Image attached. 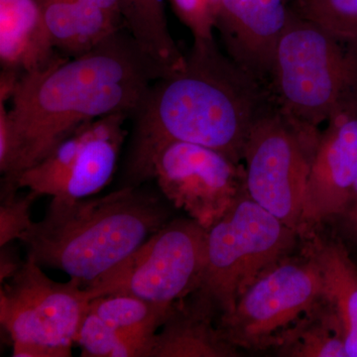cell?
I'll return each mask as SVG.
<instances>
[{
    "label": "cell",
    "mask_w": 357,
    "mask_h": 357,
    "mask_svg": "<svg viewBox=\"0 0 357 357\" xmlns=\"http://www.w3.org/2000/svg\"><path fill=\"white\" fill-rule=\"evenodd\" d=\"M0 282L3 284L17 273L25 260L21 261L11 243L0 246Z\"/></svg>",
    "instance_id": "cell-25"
},
{
    "label": "cell",
    "mask_w": 357,
    "mask_h": 357,
    "mask_svg": "<svg viewBox=\"0 0 357 357\" xmlns=\"http://www.w3.org/2000/svg\"><path fill=\"white\" fill-rule=\"evenodd\" d=\"M323 284L321 301L337 321L347 357H357V266L338 243L318 244L312 251Z\"/></svg>",
    "instance_id": "cell-17"
},
{
    "label": "cell",
    "mask_w": 357,
    "mask_h": 357,
    "mask_svg": "<svg viewBox=\"0 0 357 357\" xmlns=\"http://www.w3.org/2000/svg\"><path fill=\"white\" fill-rule=\"evenodd\" d=\"M194 40L215 39V13L210 0H169Z\"/></svg>",
    "instance_id": "cell-24"
},
{
    "label": "cell",
    "mask_w": 357,
    "mask_h": 357,
    "mask_svg": "<svg viewBox=\"0 0 357 357\" xmlns=\"http://www.w3.org/2000/svg\"><path fill=\"white\" fill-rule=\"evenodd\" d=\"M39 198L34 192L26 196L16 194L0 197V246L20 241L21 236L34 222L31 208L35 199Z\"/></svg>",
    "instance_id": "cell-23"
},
{
    "label": "cell",
    "mask_w": 357,
    "mask_h": 357,
    "mask_svg": "<svg viewBox=\"0 0 357 357\" xmlns=\"http://www.w3.org/2000/svg\"><path fill=\"white\" fill-rule=\"evenodd\" d=\"M75 344L86 357H150V347L129 337L89 311L82 321Z\"/></svg>",
    "instance_id": "cell-21"
},
{
    "label": "cell",
    "mask_w": 357,
    "mask_h": 357,
    "mask_svg": "<svg viewBox=\"0 0 357 357\" xmlns=\"http://www.w3.org/2000/svg\"><path fill=\"white\" fill-rule=\"evenodd\" d=\"M269 88L289 119L319 130L335 115L357 107V46L292 9L275 55Z\"/></svg>",
    "instance_id": "cell-4"
},
{
    "label": "cell",
    "mask_w": 357,
    "mask_h": 357,
    "mask_svg": "<svg viewBox=\"0 0 357 357\" xmlns=\"http://www.w3.org/2000/svg\"><path fill=\"white\" fill-rule=\"evenodd\" d=\"M275 345L287 356L347 357L342 331L323 301L282 333Z\"/></svg>",
    "instance_id": "cell-20"
},
{
    "label": "cell",
    "mask_w": 357,
    "mask_h": 357,
    "mask_svg": "<svg viewBox=\"0 0 357 357\" xmlns=\"http://www.w3.org/2000/svg\"><path fill=\"white\" fill-rule=\"evenodd\" d=\"M326 124L312 155L302 227L340 217L357 180V107Z\"/></svg>",
    "instance_id": "cell-13"
},
{
    "label": "cell",
    "mask_w": 357,
    "mask_h": 357,
    "mask_svg": "<svg viewBox=\"0 0 357 357\" xmlns=\"http://www.w3.org/2000/svg\"><path fill=\"white\" fill-rule=\"evenodd\" d=\"M274 102L269 86L236 65L215 39L194 40L183 65L154 81L130 116L124 185L151 180L157 152L175 141L241 163L249 134Z\"/></svg>",
    "instance_id": "cell-1"
},
{
    "label": "cell",
    "mask_w": 357,
    "mask_h": 357,
    "mask_svg": "<svg viewBox=\"0 0 357 357\" xmlns=\"http://www.w3.org/2000/svg\"><path fill=\"white\" fill-rule=\"evenodd\" d=\"M124 29L167 73L183 65L185 54L169 30L162 0H119Z\"/></svg>",
    "instance_id": "cell-18"
},
{
    "label": "cell",
    "mask_w": 357,
    "mask_h": 357,
    "mask_svg": "<svg viewBox=\"0 0 357 357\" xmlns=\"http://www.w3.org/2000/svg\"><path fill=\"white\" fill-rule=\"evenodd\" d=\"M342 225L347 236L351 237L354 243H357V180L352 191L344 213L340 215Z\"/></svg>",
    "instance_id": "cell-26"
},
{
    "label": "cell",
    "mask_w": 357,
    "mask_h": 357,
    "mask_svg": "<svg viewBox=\"0 0 357 357\" xmlns=\"http://www.w3.org/2000/svg\"><path fill=\"white\" fill-rule=\"evenodd\" d=\"M291 7L337 38L357 46V0H293Z\"/></svg>",
    "instance_id": "cell-22"
},
{
    "label": "cell",
    "mask_w": 357,
    "mask_h": 357,
    "mask_svg": "<svg viewBox=\"0 0 357 357\" xmlns=\"http://www.w3.org/2000/svg\"><path fill=\"white\" fill-rule=\"evenodd\" d=\"M167 74L122 28L83 55L60 56L21 75L8 100L15 157L0 195L18 192L21 174L79 126L110 114L131 116L151 84Z\"/></svg>",
    "instance_id": "cell-2"
},
{
    "label": "cell",
    "mask_w": 357,
    "mask_h": 357,
    "mask_svg": "<svg viewBox=\"0 0 357 357\" xmlns=\"http://www.w3.org/2000/svg\"><path fill=\"white\" fill-rule=\"evenodd\" d=\"M217 312L199 291L173 305L155 335L150 357L236 356V347L213 324Z\"/></svg>",
    "instance_id": "cell-14"
},
{
    "label": "cell",
    "mask_w": 357,
    "mask_h": 357,
    "mask_svg": "<svg viewBox=\"0 0 357 357\" xmlns=\"http://www.w3.org/2000/svg\"><path fill=\"white\" fill-rule=\"evenodd\" d=\"M51 45L67 58L93 50L123 27L119 18L81 0H38Z\"/></svg>",
    "instance_id": "cell-16"
},
{
    "label": "cell",
    "mask_w": 357,
    "mask_h": 357,
    "mask_svg": "<svg viewBox=\"0 0 357 357\" xmlns=\"http://www.w3.org/2000/svg\"><path fill=\"white\" fill-rule=\"evenodd\" d=\"M211 6H213V13H215V7L218 6V0H210Z\"/></svg>",
    "instance_id": "cell-28"
},
{
    "label": "cell",
    "mask_w": 357,
    "mask_h": 357,
    "mask_svg": "<svg viewBox=\"0 0 357 357\" xmlns=\"http://www.w3.org/2000/svg\"><path fill=\"white\" fill-rule=\"evenodd\" d=\"M91 301L79 282L52 280L26 256L17 273L0 289V324L10 338L13 356H72Z\"/></svg>",
    "instance_id": "cell-6"
},
{
    "label": "cell",
    "mask_w": 357,
    "mask_h": 357,
    "mask_svg": "<svg viewBox=\"0 0 357 357\" xmlns=\"http://www.w3.org/2000/svg\"><path fill=\"white\" fill-rule=\"evenodd\" d=\"M150 178L167 201L206 229L246 192L241 163L211 148L181 141L157 152Z\"/></svg>",
    "instance_id": "cell-11"
},
{
    "label": "cell",
    "mask_w": 357,
    "mask_h": 357,
    "mask_svg": "<svg viewBox=\"0 0 357 357\" xmlns=\"http://www.w3.org/2000/svg\"><path fill=\"white\" fill-rule=\"evenodd\" d=\"M81 1L98 7L122 21L119 0H81Z\"/></svg>",
    "instance_id": "cell-27"
},
{
    "label": "cell",
    "mask_w": 357,
    "mask_h": 357,
    "mask_svg": "<svg viewBox=\"0 0 357 357\" xmlns=\"http://www.w3.org/2000/svg\"><path fill=\"white\" fill-rule=\"evenodd\" d=\"M319 132L296 123L274 102L256 122L244 147L249 198L296 231L302 227Z\"/></svg>",
    "instance_id": "cell-7"
},
{
    "label": "cell",
    "mask_w": 357,
    "mask_h": 357,
    "mask_svg": "<svg viewBox=\"0 0 357 357\" xmlns=\"http://www.w3.org/2000/svg\"><path fill=\"white\" fill-rule=\"evenodd\" d=\"M296 232L246 192L206 229V264L197 291L227 314L292 248Z\"/></svg>",
    "instance_id": "cell-5"
},
{
    "label": "cell",
    "mask_w": 357,
    "mask_h": 357,
    "mask_svg": "<svg viewBox=\"0 0 357 357\" xmlns=\"http://www.w3.org/2000/svg\"><path fill=\"white\" fill-rule=\"evenodd\" d=\"M288 0H218L215 30L236 65L269 86L279 42L290 18Z\"/></svg>",
    "instance_id": "cell-12"
},
{
    "label": "cell",
    "mask_w": 357,
    "mask_h": 357,
    "mask_svg": "<svg viewBox=\"0 0 357 357\" xmlns=\"http://www.w3.org/2000/svg\"><path fill=\"white\" fill-rule=\"evenodd\" d=\"M128 114L86 122L18 178V188L38 197L79 199L95 196L114 177L128 131Z\"/></svg>",
    "instance_id": "cell-10"
},
{
    "label": "cell",
    "mask_w": 357,
    "mask_h": 357,
    "mask_svg": "<svg viewBox=\"0 0 357 357\" xmlns=\"http://www.w3.org/2000/svg\"><path fill=\"white\" fill-rule=\"evenodd\" d=\"M139 187L123 185L96 198L52 199L43 220L20 238L28 257L88 287L168 222L161 199Z\"/></svg>",
    "instance_id": "cell-3"
},
{
    "label": "cell",
    "mask_w": 357,
    "mask_h": 357,
    "mask_svg": "<svg viewBox=\"0 0 357 357\" xmlns=\"http://www.w3.org/2000/svg\"><path fill=\"white\" fill-rule=\"evenodd\" d=\"M206 243V229L196 220H169L132 255L84 289L91 300L128 295L172 307L199 290Z\"/></svg>",
    "instance_id": "cell-8"
},
{
    "label": "cell",
    "mask_w": 357,
    "mask_h": 357,
    "mask_svg": "<svg viewBox=\"0 0 357 357\" xmlns=\"http://www.w3.org/2000/svg\"><path fill=\"white\" fill-rule=\"evenodd\" d=\"M323 284L316 258L279 261L251 284L236 306L220 317V328L234 347L262 349L321 301Z\"/></svg>",
    "instance_id": "cell-9"
},
{
    "label": "cell",
    "mask_w": 357,
    "mask_h": 357,
    "mask_svg": "<svg viewBox=\"0 0 357 357\" xmlns=\"http://www.w3.org/2000/svg\"><path fill=\"white\" fill-rule=\"evenodd\" d=\"M171 307L128 295H105L93 298L89 311L100 317L115 330L150 347L155 335L165 323Z\"/></svg>",
    "instance_id": "cell-19"
},
{
    "label": "cell",
    "mask_w": 357,
    "mask_h": 357,
    "mask_svg": "<svg viewBox=\"0 0 357 357\" xmlns=\"http://www.w3.org/2000/svg\"><path fill=\"white\" fill-rule=\"evenodd\" d=\"M60 56L45 30L38 0H0L2 70L21 76L44 69Z\"/></svg>",
    "instance_id": "cell-15"
}]
</instances>
